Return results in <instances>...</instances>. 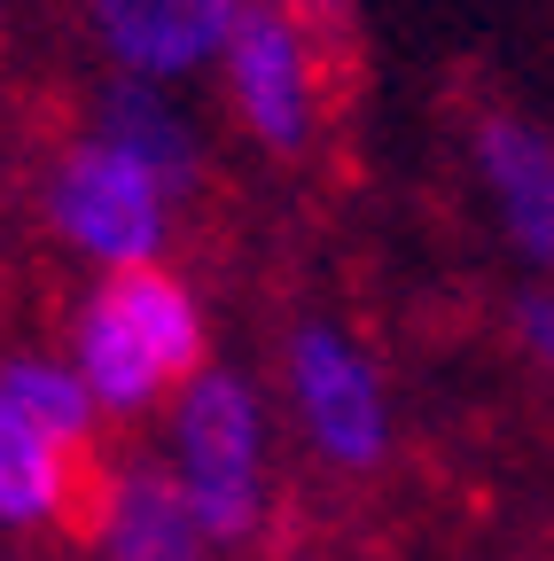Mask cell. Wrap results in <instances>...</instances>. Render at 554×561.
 I'll list each match as a JSON object with an SVG mask.
<instances>
[{"instance_id": "cell-1", "label": "cell", "mask_w": 554, "mask_h": 561, "mask_svg": "<svg viewBox=\"0 0 554 561\" xmlns=\"http://www.w3.org/2000/svg\"><path fill=\"white\" fill-rule=\"evenodd\" d=\"M195 359H203L195 297L157 265L117 273L79 320V375L102 405H125V413L149 405L165 382L195 375Z\"/></svg>"}, {"instance_id": "cell-2", "label": "cell", "mask_w": 554, "mask_h": 561, "mask_svg": "<svg viewBox=\"0 0 554 561\" xmlns=\"http://www.w3.org/2000/svg\"><path fill=\"white\" fill-rule=\"evenodd\" d=\"M180 491L212 538L258 523V398L235 375H195L180 398Z\"/></svg>"}, {"instance_id": "cell-3", "label": "cell", "mask_w": 554, "mask_h": 561, "mask_svg": "<svg viewBox=\"0 0 554 561\" xmlns=\"http://www.w3.org/2000/svg\"><path fill=\"white\" fill-rule=\"evenodd\" d=\"M47 210L79 250H94V257H110L125 273L149 265V250L165 242V187L133 157H117L110 140H87V149H71L55 164Z\"/></svg>"}, {"instance_id": "cell-4", "label": "cell", "mask_w": 554, "mask_h": 561, "mask_svg": "<svg viewBox=\"0 0 554 561\" xmlns=\"http://www.w3.org/2000/svg\"><path fill=\"white\" fill-rule=\"evenodd\" d=\"M227 94L250 117V133L265 149L297 157L313 140V47L305 24L282 9V0H242V16L227 32Z\"/></svg>"}, {"instance_id": "cell-5", "label": "cell", "mask_w": 554, "mask_h": 561, "mask_svg": "<svg viewBox=\"0 0 554 561\" xmlns=\"http://www.w3.org/2000/svg\"><path fill=\"white\" fill-rule=\"evenodd\" d=\"M290 390H297L305 430L328 460L368 468L383 453V390H375L368 359L336 328H297L290 335Z\"/></svg>"}, {"instance_id": "cell-6", "label": "cell", "mask_w": 554, "mask_h": 561, "mask_svg": "<svg viewBox=\"0 0 554 561\" xmlns=\"http://www.w3.org/2000/svg\"><path fill=\"white\" fill-rule=\"evenodd\" d=\"M235 16H242V0H94L110 55H125L142 79H172V70L219 55Z\"/></svg>"}, {"instance_id": "cell-7", "label": "cell", "mask_w": 554, "mask_h": 561, "mask_svg": "<svg viewBox=\"0 0 554 561\" xmlns=\"http://www.w3.org/2000/svg\"><path fill=\"white\" fill-rule=\"evenodd\" d=\"M476 164L500 195V219L531 257H554V140L516 125V117H484L476 125Z\"/></svg>"}, {"instance_id": "cell-8", "label": "cell", "mask_w": 554, "mask_h": 561, "mask_svg": "<svg viewBox=\"0 0 554 561\" xmlns=\"http://www.w3.org/2000/svg\"><path fill=\"white\" fill-rule=\"evenodd\" d=\"M102 553L110 561H203V523L188 491L165 476H125L102 515Z\"/></svg>"}, {"instance_id": "cell-9", "label": "cell", "mask_w": 554, "mask_h": 561, "mask_svg": "<svg viewBox=\"0 0 554 561\" xmlns=\"http://www.w3.org/2000/svg\"><path fill=\"white\" fill-rule=\"evenodd\" d=\"M102 140L117 157H133L157 187H188L195 180V133L172 117V102L142 79H117L102 94Z\"/></svg>"}, {"instance_id": "cell-10", "label": "cell", "mask_w": 554, "mask_h": 561, "mask_svg": "<svg viewBox=\"0 0 554 561\" xmlns=\"http://www.w3.org/2000/svg\"><path fill=\"white\" fill-rule=\"evenodd\" d=\"M71 500V476H63V437L0 390V523H47Z\"/></svg>"}, {"instance_id": "cell-11", "label": "cell", "mask_w": 554, "mask_h": 561, "mask_svg": "<svg viewBox=\"0 0 554 561\" xmlns=\"http://www.w3.org/2000/svg\"><path fill=\"white\" fill-rule=\"evenodd\" d=\"M0 390H9V398L39 421V430H55L63 445H79V437H87V413H94L87 375L47 367V359H9V367H0Z\"/></svg>"}, {"instance_id": "cell-12", "label": "cell", "mask_w": 554, "mask_h": 561, "mask_svg": "<svg viewBox=\"0 0 554 561\" xmlns=\"http://www.w3.org/2000/svg\"><path fill=\"white\" fill-rule=\"evenodd\" d=\"M523 343L554 367V297H523Z\"/></svg>"}, {"instance_id": "cell-13", "label": "cell", "mask_w": 554, "mask_h": 561, "mask_svg": "<svg viewBox=\"0 0 554 561\" xmlns=\"http://www.w3.org/2000/svg\"><path fill=\"white\" fill-rule=\"evenodd\" d=\"M313 9H328V16H336V9H343V0H313Z\"/></svg>"}]
</instances>
